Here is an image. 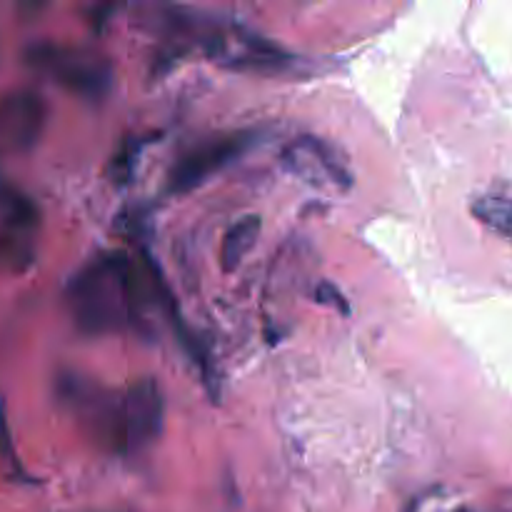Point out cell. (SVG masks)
Segmentation results:
<instances>
[{"label": "cell", "instance_id": "obj_2", "mask_svg": "<svg viewBox=\"0 0 512 512\" xmlns=\"http://www.w3.org/2000/svg\"><path fill=\"white\" fill-rule=\"evenodd\" d=\"M23 58L28 68L45 75L85 103H103L113 90V65L108 63V58L88 48H75V45L55 43V40H38L25 48Z\"/></svg>", "mask_w": 512, "mask_h": 512}, {"label": "cell", "instance_id": "obj_1", "mask_svg": "<svg viewBox=\"0 0 512 512\" xmlns=\"http://www.w3.org/2000/svg\"><path fill=\"white\" fill-rule=\"evenodd\" d=\"M160 278L163 273L150 253H143V268L123 253L98 255L70 278L65 290L75 328L90 338L128 325L140 328L148 298L158 303Z\"/></svg>", "mask_w": 512, "mask_h": 512}, {"label": "cell", "instance_id": "obj_5", "mask_svg": "<svg viewBox=\"0 0 512 512\" xmlns=\"http://www.w3.org/2000/svg\"><path fill=\"white\" fill-rule=\"evenodd\" d=\"M280 163L290 175L313 188L350 190L355 185L348 158L330 140L318 138V135H300L293 143L285 145Z\"/></svg>", "mask_w": 512, "mask_h": 512}, {"label": "cell", "instance_id": "obj_10", "mask_svg": "<svg viewBox=\"0 0 512 512\" xmlns=\"http://www.w3.org/2000/svg\"><path fill=\"white\" fill-rule=\"evenodd\" d=\"M313 300H315V303H318V305H325V308H333L335 313L345 315V318H348V315H350V303H348V298H345L343 290H340L338 285L330 283V280H320V283L315 285Z\"/></svg>", "mask_w": 512, "mask_h": 512}, {"label": "cell", "instance_id": "obj_6", "mask_svg": "<svg viewBox=\"0 0 512 512\" xmlns=\"http://www.w3.org/2000/svg\"><path fill=\"white\" fill-rule=\"evenodd\" d=\"M48 120L45 100L35 90L18 88L0 95V140L13 150H30L40 140Z\"/></svg>", "mask_w": 512, "mask_h": 512}, {"label": "cell", "instance_id": "obj_8", "mask_svg": "<svg viewBox=\"0 0 512 512\" xmlns=\"http://www.w3.org/2000/svg\"><path fill=\"white\" fill-rule=\"evenodd\" d=\"M478 223L512 243V195H480L470 205Z\"/></svg>", "mask_w": 512, "mask_h": 512}, {"label": "cell", "instance_id": "obj_4", "mask_svg": "<svg viewBox=\"0 0 512 512\" xmlns=\"http://www.w3.org/2000/svg\"><path fill=\"white\" fill-rule=\"evenodd\" d=\"M258 138V130H235V133L213 135V138L193 145L170 168L168 190L173 195L193 193L195 188L208 183L215 173H220V170L233 165L238 158H243L258 143Z\"/></svg>", "mask_w": 512, "mask_h": 512}, {"label": "cell", "instance_id": "obj_3", "mask_svg": "<svg viewBox=\"0 0 512 512\" xmlns=\"http://www.w3.org/2000/svg\"><path fill=\"white\" fill-rule=\"evenodd\" d=\"M165 425V398L155 378L133 380L120 393L118 435H115L113 453L130 458L143 450L153 448L163 435Z\"/></svg>", "mask_w": 512, "mask_h": 512}, {"label": "cell", "instance_id": "obj_11", "mask_svg": "<svg viewBox=\"0 0 512 512\" xmlns=\"http://www.w3.org/2000/svg\"><path fill=\"white\" fill-rule=\"evenodd\" d=\"M0 458H3V463L8 465L10 473L23 475V468H20L18 463V455H15L13 440H10V428H8V420H5L3 408H0Z\"/></svg>", "mask_w": 512, "mask_h": 512}, {"label": "cell", "instance_id": "obj_9", "mask_svg": "<svg viewBox=\"0 0 512 512\" xmlns=\"http://www.w3.org/2000/svg\"><path fill=\"white\" fill-rule=\"evenodd\" d=\"M148 143L150 140L143 138V135H128V138L118 145V150H115V155L110 158V165H108L110 180H113L115 188H128V185L133 183L135 170H138V163H140V155H143L145 145Z\"/></svg>", "mask_w": 512, "mask_h": 512}, {"label": "cell", "instance_id": "obj_7", "mask_svg": "<svg viewBox=\"0 0 512 512\" xmlns=\"http://www.w3.org/2000/svg\"><path fill=\"white\" fill-rule=\"evenodd\" d=\"M260 230H263V220L260 215H243L238 223H233L228 228V233L223 235V243H220V268L223 273H233L243 265L245 255L255 248L260 238Z\"/></svg>", "mask_w": 512, "mask_h": 512}]
</instances>
